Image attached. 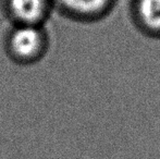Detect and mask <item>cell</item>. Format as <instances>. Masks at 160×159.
I'll list each match as a JSON object with an SVG mask.
<instances>
[{
	"instance_id": "cell-2",
	"label": "cell",
	"mask_w": 160,
	"mask_h": 159,
	"mask_svg": "<svg viewBox=\"0 0 160 159\" xmlns=\"http://www.w3.org/2000/svg\"><path fill=\"white\" fill-rule=\"evenodd\" d=\"M11 17L20 25H37L45 17L48 8L47 0H7Z\"/></svg>"
},
{
	"instance_id": "cell-3",
	"label": "cell",
	"mask_w": 160,
	"mask_h": 159,
	"mask_svg": "<svg viewBox=\"0 0 160 159\" xmlns=\"http://www.w3.org/2000/svg\"><path fill=\"white\" fill-rule=\"evenodd\" d=\"M67 11L80 15H93L100 13L107 7L109 0H57Z\"/></svg>"
},
{
	"instance_id": "cell-1",
	"label": "cell",
	"mask_w": 160,
	"mask_h": 159,
	"mask_svg": "<svg viewBox=\"0 0 160 159\" xmlns=\"http://www.w3.org/2000/svg\"><path fill=\"white\" fill-rule=\"evenodd\" d=\"M8 46L13 58L30 62L42 55L45 38L37 25H20L11 33Z\"/></svg>"
},
{
	"instance_id": "cell-4",
	"label": "cell",
	"mask_w": 160,
	"mask_h": 159,
	"mask_svg": "<svg viewBox=\"0 0 160 159\" xmlns=\"http://www.w3.org/2000/svg\"><path fill=\"white\" fill-rule=\"evenodd\" d=\"M137 11L146 27L160 32V0H138Z\"/></svg>"
}]
</instances>
